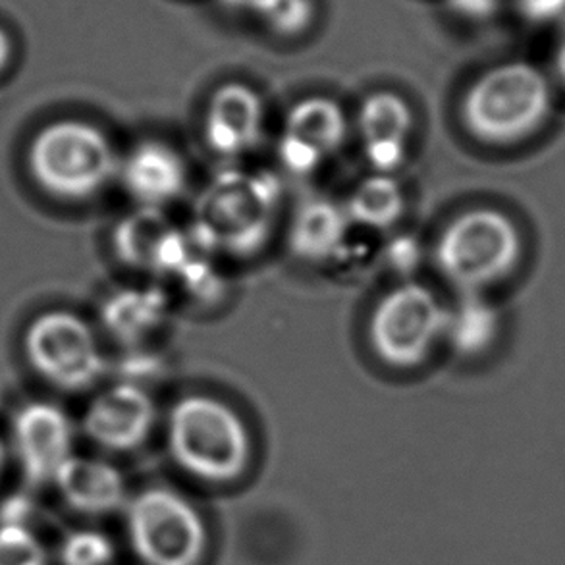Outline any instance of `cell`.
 Wrapping results in <instances>:
<instances>
[{"instance_id":"1","label":"cell","mask_w":565,"mask_h":565,"mask_svg":"<svg viewBox=\"0 0 565 565\" xmlns=\"http://www.w3.org/2000/svg\"><path fill=\"white\" fill-rule=\"evenodd\" d=\"M280 203L273 174L222 172L198 199L191 234L209 253L249 257L267 245Z\"/></svg>"},{"instance_id":"2","label":"cell","mask_w":565,"mask_h":565,"mask_svg":"<svg viewBox=\"0 0 565 565\" xmlns=\"http://www.w3.org/2000/svg\"><path fill=\"white\" fill-rule=\"evenodd\" d=\"M551 79L529 62L498 64L467 87L461 100L466 130L489 146H513L531 138L551 118Z\"/></svg>"},{"instance_id":"3","label":"cell","mask_w":565,"mask_h":565,"mask_svg":"<svg viewBox=\"0 0 565 565\" xmlns=\"http://www.w3.org/2000/svg\"><path fill=\"white\" fill-rule=\"evenodd\" d=\"M167 440L178 467L199 481H237L252 461V435L245 420L213 396L182 397L170 412Z\"/></svg>"},{"instance_id":"4","label":"cell","mask_w":565,"mask_h":565,"mask_svg":"<svg viewBox=\"0 0 565 565\" xmlns=\"http://www.w3.org/2000/svg\"><path fill=\"white\" fill-rule=\"evenodd\" d=\"M33 182L51 198L87 201L118 177L120 159L105 131L84 120H58L35 134L28 151Z\"/></svg>"},{"instance_id":"5","label":"cell","mask_w":565,"mask_h":565,"mask_svg":"<svg viewBox=\"0 0 565 565\" xmlns=\"http://www.w3.org/2000/svg\"><path fill=\"white\" fill-rule=\"evenodd\" d=\"M523 237L497 209H471L443 230L435 245L436 268L461 294H481L520 265Z\"/></svg>"},{"instance_id":"6","label":"cell","mask_w":565,"mask_h":565,"mask_svg":"<svg viewBox=\"0 0 565 565\" xmlns=\"http://www.w3.org/2000/svg\"><path fill=\"white\" fill-rule=\"evenodd\" d=\"M131 551L146 565H201L206 529L198 508L177 490L153 487L126 504Z\"/></svg>"},{"instance_id":"7","label":"cell","mask_w":565,"mask_h":565,"mask_svg":"<svg viewBox=\"0 0 565 565\" xmlns=\"http://www.w3.org/2000/svg\"><path fill=\"white\" fill-rule=\"evenodd\" d=\"M448 307L423 284L405 282L382 296L369 321V342L392 369H415L444 338Z\"/></svg>"},{"instance_id":"8","label":"cell","mask_w":565,"mask_h":565,"mask_svg":"<svg viewBox=\"0 0 565 565\" xmlns=\"http://www.w3.org/2000/svg\"><path fill=\"white\" fill-rule=\"evenodd\" d=\"M23 352L35 375L62 392L92 388L107 369L92 327L82 317L58 309L30 322Z\"/></svg>"},{"instance_id":"9","label":"cell","mask_w":565,"mask_h":565,"mask_svg":"<svg viewBox=\"0 0 565 565\" xmlns=\"http://www.w3.org/2000/svg\"><path fill=\"white\" fill-rule=\"evenodd\" d=\"M345 138L344 108L322 95L306 97L286 115L278 159L294 177H311L344 147Z\"/></svg>"},{"instance_id":"10","label":"cell","mask_w":565,"mask_h":565,"mask_svg":"<svg viewBox=\"0 0 565 565\" xmlns=\"http://www.w3.org/2000/svg\"><path fill=\"white\" fill-rule=\"evenodd\" d=\"M74 423L58 405L31 402L15 413L12 450L30 487L53 484L62 466L74 456Z\"/></svg>"},{"instance_id":"11","label":"cell","mask_w":565,"mask_h":565,"mask_svg":"<svg viewBox=\"0 0 565 565\" xmlns=\"http://www.w3.org/2000/svg\"><path fill=\"white\" fill-rule=\"evenodd\" d=\"M113 245L124 265L174 276L195 249V237L177 228L161 209L139 206L116 224Z\"/></svg>"},{"instance_id":"12","label":"cell","mask_w":565,"mask_h":565,"mask_svg":"<svg viewBox=\"0 0 565 565\" xmlns=\"http://www.w3.org/2000/svg\"><path fill=\"white\" fill-rule=\"evenodd\" d=\"M157 425V404L141 384L118 382L100 392L84 415V433L108 451H131L147 443Z\"/></svg>"},{"instance_id":"13","label":"cell","mask_w":565,"mask_h":565,"mask_svg":"<svg viewBox=\"0 0 565 565\" xmlns=\"http://www.w3.org/2000/svg\"><path fill=\"white\" fill-rule=\"evenodd\" d=\"M265 134V105L259 93L239 82L211 95L203 116V138L213 153L239 159L252 153Z\"/></svg>"},{"instance_id":"14","label":"cell","mask_w":565,"mask_h":565,"mask_svg":"<svg viewBox=\"0 0 565 565\" xmlns=\"http://www.w3.org/2000/svg\"><path fill=\"white\" fill-rule=\"evenodd\" d=\"M415 116L409 103L394 92H375L361 103L358 115L361 146L369 167L392 174L405 162Z\"/></svg>"},{"instance_id":"15","label":"cell","mask_w":565,"mask_h":565,"mask_svg":"<svg viewBox=\"0 0 565 565\" xmlns=\"http://www.w3.org/2000/svg\"><path fill=\"white\" fill-rule=\"evenodd\" d=\"M118 178L139 205L162 209L184 195L188 167L174 147L151 139L120 159Z\"/></svg>"},{"instance_id":"16","label":"cell","mask_w":565,"mask_h":565,"mask_svg":"<svg viewBox=\"0 0 565 565\" xmlns=\"http://www.w3.org/2000/svg\"><path fill=\"white\" fill-rule=\"evenodd\" d=\"M53 484L64 504L84 515H107L128 504L124 475L105 459L74 454Z\"/></svg>"},{"instance_id":"17","label":"cell","mask_w":565,"mask_h":565,"mask_svg":"<svg viewBox=\"0 0 565 565\" xmlns=\"http://www.w3.org/2000/svg\"><path fill=\"white\" fill-rule=\"evenodd\" d=\"M352 226L344 205L327 198L307 199L291 216L288 245L301 260L327 263L342 255Z\"/></svg>"},{"instance_id":"18","label":"cell","mask_w":565,"mask_h":565,"mask_svg":"<svg viewBox=\"0 0 565 565\" xmlns=\"http://www.w3.org/2000/svg\"><path fill=\"white\" fill-rule=\"evenodd\" d=\"M169 313V299L157 288H128L108 296L100 309L105 329L122 344H139L159 329Z\"/></svg>"},{"instance_id":"19","label":"cell","mask_w":565,"mask_h":565,"mask_svg":"<svg viewBox=\"0 0 565 565\" xmlns=\"http://www.w3.org/2000/svg\"><path fill=\"white\" fill-rule=\"evenodd\" d=\"M502 315L482 294H461L446 313L444 338L463 358H479L497 344Z\"/></svg>"},{"instance_id":"20","label":"cell","mask_w":565,"mask_h":565,"mask_svg":"<svg viewBox=\"0 0 565 565\" xmlns=\"http://www.w3.org/2000/svg\"><path fill=\"white\" fill-rule=\"evenodd\" d=\"M344 209L355 226L375 232L390 230L404 214V190L392 174L375 172L353 188Z\"/></svg>"},{"instance_id":"21","label":"cell","mask_w":565,"mask_h":565,"mask_svg":"<svg viewBox=\"0 0 565 565\" xmlns=\"http://www.w3.org/2000/svg\"><path fill=\"white\" fill-rule=\"evenodd\" d=\"M255 14L276 35L298 38L311 28L317 12L315 0H265Z\"/></svg>"},{"instance_id":"22","label":"cell","mask_w":565,"mask_h":565,"mask_svg":"<svg viewBox=\"0 0 565 565\" xmlns=\"http://www.w3.org/2000/svg\"><path fill=\"white\" fill-rule=\"evenodd\" d=\"M0 565H49V551L30 525H0Z\"/></svg>"},{"instance_id":"23","label":"cell","mask_w":565,"mask_h":565,"mask_svg":"<svg viewBox=\"0 0 565 565\" xmlns=\"http://www.w3.org/2000/svg\"><path fill=\"white\" fill-rule=\"evenodd\" d=\"M115 548L107 536L92 529L70 533L61 544L58 559L62 565H110Z\"/></svg>"},{"instance_id":"24","label":"cell","mask_w":565,"mask_h":565,"mask_svg":"<svg viewBox=\"0 0 565 565\" xmlns=\"http://www.w3.org/2000/svg\"><path fill=\"white\" fill-rule=\"evenodd\" d=\"M388 249V267L397 270L399 275H412L419 265L420 247L412 237H396Z\"/></svg>"},{"instance_id":"25","label":"cell","mask_w":565,"mask_h":565,"mask_svg":"<svg viewBox=\"0 0 565 565\" xmlns=\"http://www.w3.org/2000/svg\"><path fill=\"white\" fill-rule=\"evenodd\" d=\"M518 8L529 22H552L565 14V0H518Z\"/></svg>"},{"instance_id":"26","label":"cell","mask_w":565,"mask_h":565,"mask_svg":"<svg viewBox=\"0 0 565 565\" xmlns=\"http://www.w3.org/2000/svg\"><path fill=\"white\" fill-rule=\"evenodd\" d=\"M35 512V504L25 494L8 497L0 504V525H30L31 515Z\"/></svg>"},{"instance_id":"27","label":"cell","mask_w":565,"mask_h":565,"mask_svg":"<svg viewBox=\"0 0 565 565\" xmlns=\"http://www.w3.org/2000/svg\"><path fill=\"white\" fill-rule=\"evenodd\" d=\"M450 7L466 20L484 22L497 14L500 0H450Z\"/></svg>"},{"instance_id":"28","label":"cell","mask_w":565,"mask_h":565,"mask_svg":"<svg viewBox=\"0 0 565 565\" xmlns=\"http://www.w3.org/2000/svg\"><path fill=\"white\" fill-rule=\"evenodd\" d=\"M12 54H14L12 38L8 35V31L4 28H0V74L8 68V64L12 61Z\"/></svg>"},{"instance_id":"29","label":"cell","mask_w":565,"mask_h":565,"mask_svg":"<svg viewBox=\"0 0 565 565\" xmlns=\"http://www.w3.org/2000/svg\"><path fill=\"white\" fill-rule=\"evenodd\" d=\"M554 70H556L559 84L565 87V28L562 30V33H559L556 51H554Z\"/></svg>"},{"instance_id":"30","label":"cell","mask_w":565,"mask_h":565,"mask_svg":"<svg viewBox=\"0 0 565 565\" xmlns=\"http://www.w3.org/2000/svg\"><path fill=\"white\" fill-rule=\"evenodd\" d=\"M8 463V448L4 440L0 438V479H2V475H4V469H7Z\"/></svg>"}]
</instances>
